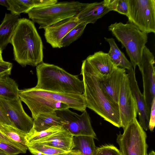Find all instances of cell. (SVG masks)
Wrapping results in <instances>:
<instances>
[{
  "label": "cell",
  "instance_id": "obj_6",
  "mask_svg": "<svg viewBox=\"0 0 155 155\" xmlns=\"http://www.w3.org/2000/svg\"><path fill=\"white\" fill-rule=\"evenodd\" d=\"M86 3L78 1L57 2L46 6L32 8L25 12L33 22L44 28L64 19L76 15Z\"/></svg>",
  "mask_w": 155,
  "mask_h": 155
},
{
  "label": "cell",
  "instance_id": "obj_32",
  "mask_svg": "<svg viewBox=\"0 0 155 155\" xmlns=\"http://www.w3.org/2000/svg\"><path fill=\"white\" fill-rule=\"evenodd\" d=\"M12 64L4 61H0V78L11 74Z\"/></svg>",
  "mask_w": 155,
  "mask_h": 155
},
{
  "label": "cell",
  "instance_id": "obj_40",
  "mask_svg": "<svg viewBox=\"0 0 155 155\" xmlns=\"http://www.w3.org/2000/svg\"><path fill=\"white\" fill-rule=\"evenodd\" d=\"M2 52L0 50V61H4L2 56Z\"/></svg>",
  "mask_w": 155,
  "mask_h": 155
},
{
  "label": "cell",
  "instance_id": "obj_17",
  "mask_svg": "<svg viewBox=\"0 0 155 155\" xmlns=\"http://www.w3.org/2000/svg\"><path fill=\"white\" fill-rule=\"evenodd\" d=\"M73 137L64 128L50 135L31 143H41L69 152L74 147Z\"/></svg>",
  "mask_w": 155,
  "mask_h": 155
},
{
  "label": "cell",
  "instance_id": "obj_19",
  "mask_svg": "<svg viewBox=\"0 0 155 155\" xmlns=\"http://www.w3.org/2000/svg\"><path fill=\"white\" fill-rule=\"evenodd\" d=\"M19 19V15L5 14L0 25V50L1 51L10 43Z\"/></svg>",
  "mask_w": 155,
  "mask_h": 155
},
{
  "label": "cell",
  "instance_id": "obj_9",
  "mask_svg": "<svg viewBox=\"0 0 155 155\" xmlns=\"http://www.w3.org/2000/svg\"><path fill=\"white\" fill-rule=\"evenodd\" d=\"M55 111L63 121V127L73 136H87L97 139L89 114L86 110L81 115L72 111L69 108Z\"/></svg>",
  "mask_w": 155,
  "mask_h": 155
},
{
  "label": "cell",
  "instance_id": "obj_31",
  "mask_svg": "<svg viewBox=\"0 0 155 155\" xmlns=\"http://www.w3.org/2000/svg\"><path fill=\"white\" fill-rule=\"evenodd\" d=\"M0 141L13 146L20 150L23 153L26 152L27 148L23 145L11 140L0 131Z\"/></svg>",
  "mask_w": 155,
  "mask_h": 155
},
{
  "label": "cell",
  "instance_id": "obj_42",
  "mask_svg": "<svg viewBox=\"0 0 155 155\" xmlns=\"http://www.w3.org/2000/svg\"><path fill=\"white\" fill-rule=\"evenodd\" d=\"M2 124L0 122V131L2 129Z\"/></svg>",
  "mask_w": 155,
  "mask_h": 155
},
{
  "label": "cell",
  "instance_id": "obj_24",
  "mask_svg": "<svg viewBox=\"0 0 155 155\" xmlns=\"http://www.w3.org/2000/svg\"><path fill=\"white\" fill-rule=\"evenodd\" d=\"M27 146L34 155H67L69 152L39 143H27Z\"/></svg>",
  "mask_w": 155,
  "mask_h": 155
},
{
  "label": "cell",
  "instance_id": "obj_14",
  "mask_svg": "<svg viewBox=\"0 0 155 155\" xmlns=\"http://www.w3.org/2000/svg\"><path fill=\"white\" fill-rule=\"evenodd\" d=\"M128 73L132 94L135 99L137 108L140 125L144 130L149 129L150 115L147 109L143 94L139 88L135 76V70L132 67Z\"/></svg>",
  "mask_w": 155,
  "mask_h": 155
},
{
  "label": "cell",
  "instance_id": "obj_29",
  "mask_svg": "<svg viewBox=\"0 0 155 155\" xmlns=\"http://www.w3.org/2000/svg\"><path fill=\"white\" fill-rule=\"evenodd\" d=\"M104 39L105 41L109 44L110 49L119 56L127 66L131 68L132 66L130 62L128 60L124 53L118 47L114 39L113 38H107L105 37L104 38Z\"/></svg>",
  "mask_w": 155,
  "mask_h": 155
},
{
  "label": "cell",
  "instance_id": "obj_33",
  "mask_svg": "<svg viewBox=\"0 0 155 155\" xmlns=\"http://www.w3.org/2000/svg\"><path fill=\"white\" fill-rule=\"evenodd\" d=\"M115 11L127 16L128 8L127 0H117V4Z\"/></svg>",
  "mask_w": 155,
  "mask_h": 155
},
{
  "label": "cell",
  "instance_id": "obj_38",
  "mask_svg": "<svg viewBox=\"0 0 155 155\" xmlns=\"http://www.w3.org/2000/svg\"><path fill=\"white\" fill-rule=\"evenodd\" d=\"M0 5L5 6L7 9L8 8V0H0Z\"/></svg>",
  "mask_w": 155,
  "mask_h": 155
},
{
  "label": "cell",
  "instance_id": "obj_2",
  "mask_svg": "<svg viewBox=\"0 0 155 155\" xmlns=\"http://www.w3.org/2000/svg\"><path fill=\"white\" fill-rule=\"evenodd\" d=\"M81 74L87 107L115 127H121L118 105L104 93L101 87L99 73L86 59L83 61Z\"/></svg>",
  "mask_w": 155,
  "mask_h": 155
},
{
  "label": "cell",
  "instance_id": "obj_34",
  "mask_svg": "<svg viewBox=\"0 0 155 155\" xmlns=\"http://www.w3.org/2000/svg\"><path fill=\"white\" fill-rule=\"evenodd\" d=\"M155 125V97L153 100L151 107L149 129L153 131Z\"/></svg>",
  "mask_w": 155,
  "mask_h": 155
},
{
  "label": "cell",
  "instance_id": "obj_35",
  "mask_svg": "<svg viewBox=\"0 0 155 155\" xmlns=\"http://www.w3.org/2000/svg\"><path fill=\"white\" fill-rule=\"evenodd\" d=\"M0 122L2 125L11 126L12 124L6 114L0 107Z\"/></svg>",
  "mask_w": 155,
  "mask_h": 155
},
{
  "label": "cell",
  "instance_id": "obj_27",
  "mask_svg": "<svg viewBox=\"0 0 155 155\" xmlns=\"http://www.w3.org/2000/svg\"><path fill=\"white\" fill-rule=\"evenodd\" d=\"M64 128L62 126H54L46 130L40 132H36L32 130L25 136L27 143L47 137L54 133L61 131Z\"/></svg>",
  "mask_w": 155,
  "mask_h": 155
},
{
  "label": "cell",
  "instance_id": "obj_1",
  "mask_svg": "<svg viewBox=\"0 0 155 155\" xmlns=\"http://www.w3.org/2000/svg\"><path fill=\"white\" fill-rule=\"evenodd\" d=\"M19 97L30 110L33 119L41 113L69 108L83 112L87 107L83 94L58 92L33 87L19 90Z\"/></svg>",
  "mask_w": 155,
  "mask_h": 155
},
{
  "label": "cell",
  "instance_id": "obj_13",
  "mask_svg": "<svg viewBox=\"0 0 155 155\" xmlns=\"http://www.w3.org/2000/svg\"><path fill=\"white\" fill-rule=\"evenodd\" d=\"M80 23L76 15L44 28V36L47 42L53 48H60L62 38Z\"/></svg>",
  "mask_w": 155,
  "mask_h": 155
},
{
  "label": "cell",
  "instance_id": "obj_3",
  "mask_svg": "<svg viewBox=\"0 0 155 155\" xmlns=\"http://www.w3.org/2000/svg\"><path fill=\"white\" fill-rule=\"evenodd\" d=\"M10 43L15 60L22 67L37 66L43 62V43L32 21L20 18Z\"/></svg>",
  "mask_w": 155,
  "mask_h": 155
},
{
  "label": "cell",
  "instance_id": "obj_20",
  "mask_svg": "<svg viewBox=\"0 0 155 155\" xmlns=\"http://www.w3.org/2000/svg\"><path fill=\"white\" fill-rule=\"evenodd\" d=\"M8 8L7 9L11 13L19 15L25 13L31 9L50 5L55 4L56 0H8Z\"/></svg>",
  "mask_w": 155,
  "mask_h": 155
},
{
  "label": "cell",
  "instance_id": "obj_8",
  "mask_svg": "<svg viewBox=\"0 0 155 155\" xmlns=\"http://www.w3.org/2000/svg\"><path fill=\"white\" fill-rule=\"evenodd\" d=\"M129 21L147 34L155 33V0H127Z\"/></svg>",
  "mask_w": 155,
  "mask_h": 155
},
{
  "label": "cell",
  "instance_id": "obj_37",
  "mask_svg": "<svg viewBox=\"0 0 155 155\" xmlns=\"http://www.w3.org/2000/svg\"><path fill=\"white\" fill-rule=\"evenodd\" d=\"M67 155H82L79 151L72 150L69 151Z\"/></svg>",
  "mask_w": 155,
  "mask_h": 155
},
{
  "label": "cell",
  "instance_id": "obj_10",
  "mask_svg": "<svg viewBox=\"0 0 155 155\" xmlns=\"http://www.w3.org/2000/svg\"><path fill=\"white\" fill-rule=\"evenodd\" d=\"M0 107L8 117L12 127L26 134L32 130L33 119L25 112L19 98L8 100L0 97Z\"/></svg>",
  "mask_w": 155,
  "mask_h": 155
},
{
  "label": "cell",
  "instance_id": "obj_22",
  "mask_svg": "<svg viewBox=\"0 0 155 155\" xmlns=\"http://www.w3.org/2000/svg\"><path fill=\"white\" fill-rule=\"evenodd\" d=\"M19 91L17 84L9 75L0 78V97L8 100L18 99Z\"/></svg>",
  "mask_w": 155,
  "mask_h": 155
},
{
  "label": "cell",
  "instance_id": "obj_16",
  "mask_svg": "<svg viewBox=\"0 0 155 155\" xmlns=\"http://www.w3.org/2000/svg\"><path fill=\"white\" fill-rule=\"evenodd\" d=\"M110 11L104 0L101 2L86 3L76 16L80 23L84 22L87 24H94Z\"/></svg>",
  "mask_w": 155,
  "mask_h": 155
},
{
  "label": "cell",
  "instance_id": "obj_18",
  "mask_svg": "<svg viewBox=\"0 0 155 155\" xmlns=\"http://www.w3.org/2000/svg\"><path fill=\"white\" fill-rule=\"evenodd\" d=\"M86 59L103 79L108 78L118 67L111 60L108 53L101 51L89 55Z\"/></svg>",
  "mask_w": 155,
  "mask_h": 155
},
{
  "label": "cell",
  "instance_id": "obj_41",
  "mask_svg": "<svg viewBox=\"0 0 155 155\" xmlns=\"http://www.w3.org/2000/svg\"><path fill=\"white\" fill-rule=\"evenodd\" d=\"M147 155H155V153L153 150L151 151Z\"/></svg>",
  "mask_w": 155,
  "mask_h": 155
},
{
  "label": "cell",
  "instance_id": "obj_4",
  "mask_svg": "<svg viewBox=\"0 0 155 155\" xmlns=\"http://www.w3.org/2000/svg\"><path fill=\"white\" fill-rule=\"evenodd\" d=\"M37 82L34 88L55 92L83 94V82L56 65L42 62L36 67Z\"/></svg>",
  "mask_w": 155,
  "mask_h": 155
},
{
  "label": "cell",
  "instance_id": "obj_5",
  "mask_svg": "<svg viewBox=\"0 0 155 155\" xmlns=\"http://www.w3.org/2000/svg\"><path fill=\"white\" fill-rule=\"evenodd\" d=\"M112 35L125 47L132 66L135 70L140 64L143 49L147 42V34L130 23L116 22L108 26Z\"/></svg>",
  "mask_w": 155,
  "mask_h": 155
},
{
  "label": "cell",
  "instance_id": "obj_15",
  "mask_svg": "<svg viewBox=\"0 0 155 155\" xmlns=\"http://www.w3.org/2000/svg\"><path fill=\"white\" fill-rule=\"evenodd\" d=\"M126 73L125 69L118 67L107 78L103 79L100 76V83L103 91L110 100L118 105L123 77Z\"/></svg>",
  "mask_w": 155,
  "mask_h": 155
},
{
  "label": "cell",
  "instance_id": "obj_28",
  "mask_svg": "<svg viewBox=\"0 0 155 155\" xmlns=\"http://www.w3.org/2000/svg\"><path fill=\"white\" fill-rule=\"evenodd\" d=\"M94 155H122L119 150L112 144H105L96 148Z\"/></svg>",
  "mask_w": 155,
  "mask_h": 155
},
{
  "label": "cell",
  "instance_id": "obj_25",
  "mask_svg": "<svg viewBox=\"0 0 155 155\" xmlns=\"http://www.w3.org/2000/svg\"><path fill=\"white\" fill-rule=\"evenodd\" d=\"M0 131L13 141L23 145L27 146V142L25 139L26 134L14 127L11 126L2 124V129Z\"/></svg>",
  "mask_w": 155,
  "mask_h": 155
},
{
  "label": "cell",
  "instance_id": "obj_12",
  "mask_svg": "<svg viewBox=\"0 0 155 155\" xmlns=\"http://www.w3.org/2000/svg\"><path fill=\"white\" fill-rule=\"evenodd\" d=\"M118 105L121 127L124 130L132 120L136 118L137 113L136 103L130 89L129 75L126 73L123 77Z\"/></svg>",
  "mask_w": 155,
  "mask_h": 155
},
{
  "label": "cell",
  "instance_id": "obj_7",
  "mask_svg": "<svg viewBox=\"0 0 155 155\" xmlns=\"http://www.w3.org/2000/svg\"><path fill=\"white\" fill-rule=\"evenodd\" d=\"M117 135L116 142L122 155H147V134L137 118Z\"/></svg>",
  "mask_w": 155,
  "mask_h": 155
},
{
  "label": "cell",
  "instance_id": "obj_11",
  "mask_svg": "<svg viewBox=\"0 0 155 155\" xmlns=\"http://www.w3.org/2000/svg\"><path fill=\"white\" fill-rule=\"evenodd\" d=\"M154 57L145 46L142 53L141 63L138 66L142 76L143 94L150 116L151 104L155 97Z\"/></svg>",
  "mask_w": 155,
  "mask_h": 155
},
{
  "label": "cell",
  "instance_id": "obj_36",
  "mask_svg": "<svg viewBox=\"0 0 155 155\" xmlns=\"http://www.w3.org/2000/svg\"><path fill=\"white\" fill-rule=\"evenodd\" d=\"M107 7L111 11H115L117 4V0H104Z\"/></svg>",
  "mask_w": 155,
  "mask_h": 155
},
{
  "label": "cell",
  "instance_id": "obj_23",
  "mask_svg": "<svg viewBox=\"0 0 155 155\" xmlns=\"http://www.w3.org/2000/svg\"><path fill=\"white\" fill-rule=\"evenodd\" d=\"M94 139L90 136H74V147L72 150L79 151L82 155H94L96 148Z\"/></svg>",
  "mask_w": 155,
  "mask_h": 155
},
{
  "label": "cell",
  "instance_id": "obj_26",
  "mask_svg": "<svg viewBox=\"0 0 155 155\" xmlns=\"http://www.w3.org/2000/svg\"><path fill=\"white\" fill-rule=\"evenodd\" d=\"M87 25L81 22L71 30L61 41L60 48L69 46L78 39L83 33Z\"/></svg>",
  "mask_w": 155,
  "mask_h": 155
},
{
  "label": "cell",
  "instance_id": "obj_39",
  "mask_svg": "<svg viewBox=\"0 0 155 155\" xmlns=\"http://www.w3.org/2000/svg\"><path fill=\"white\" fill-rule=\"evenodd\" d=\"M0 155H9L0 149Z\"/></svg>",
  "mask_w": 155,
  "mask_h": 155
},
{
  "label": "cell",
  "instance_id": "obj_30",
  "mask_svg": "<svg viewBox=\"0 0 155 155\" xmlns=\"http://www.w3.org/2000/svg\"><path fill=\"white\" fill-rule=\"evenodd\" d=\"M0 149L9 155H17L20 153H23L19 149L1 141Z\"/></svg>",
  "mask_w": 155,
  "mask_h": 155
},
{
  "label": "cell",
  "instance_id": "obj_21",
  "mask_svg": "<svg viewBox=\"0 0 155 155\" xmlns=\"http://www.w3.org/2000/svg\"><path fill=\"white\" fill-rule=\"evenodd\" d=\"M32 130L40 132L46 130L54 126H62L64 123L57 114L55 111L39 114L33 119Z\"/></svg>",
  "mask_w": 155,
  "mask_h": 155
}]
</instances>
